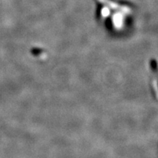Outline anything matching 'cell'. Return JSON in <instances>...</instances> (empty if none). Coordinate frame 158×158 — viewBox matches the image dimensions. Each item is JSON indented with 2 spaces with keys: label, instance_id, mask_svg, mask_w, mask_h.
I'll return each mask as SVG.
<instances>
[{
  "label": "cell",
  "instance_id": "obj_1",
  "mask_svg": "<svg viewBox=\"0 0 158 158\" xmlns=\"http://www.w3.org/2000/svg\"><path fill=\"white\" fill-rule=\"evenodd\" d=\"M109 1L112 2H114L116 4H118V5H131L130 2H124V1H119V0H109Z\"/></svg>",
  "mask_w": 158,
  "mask_h": 158
}]
</instances>
